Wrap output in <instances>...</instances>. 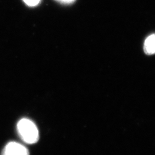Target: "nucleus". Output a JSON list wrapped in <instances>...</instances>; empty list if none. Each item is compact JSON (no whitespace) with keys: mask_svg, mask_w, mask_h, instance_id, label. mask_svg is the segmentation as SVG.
<instances>
[{"mask_svg":"<svg viewBox=\"0 0 155 155\" xmlns=\"http://www.w3.org/2000/svg\"><path fill=\"white\" fill-rule=\"evenodd\" d=\"M18 133L22 141L27 144H35L38 141L39 133L35 123L27 118H22L17 124Z\"/></svg>","mask_w":155,"mask_h":155,"instance_id":"nucleus-1","label":"nucleus"},{"mask_svg":"<svg viewBox=\"0 0 155 155\" xmlns=\"http://www.w3.org/2000/svg\"><path fill=\"white\" fill-rule=\"evenodd\" d=\"M2 155H29L26 147L16 142H11L6 145Z\"/></svg>","mask_w":155,"mask_h":155,"instance_id":"nucleus-2","label":"nucleus"},{"mask_svg":"<svg viewBox=\"0 0 155 155\" xmlns=\"http://www.w3.org/2000/svg\"><path fill=\"white\" fill-rule=\"evenodd\" d=\"M144 50L147 55L155 54V34L150 35L145 40Z\"/></svg>","mask_w":155,"mask_h":155,"instance_id":"nucleus-3","label":"nucleus"},{"mask_svg":"<svg viewBox=\"0 0 155 155\" xmlns=\"http://www.w3.org/2000/svg\"><path fill=\"white\" fill-rule=\"evenodd\" d=\"M25 3L30 6H34L38 5L41 0H23Z\"/></svg>","mask_w":155,"mask_h":155,"instance_id":"nucleus-4","label":"nucleus"},{"mask_svg":"<svg viewBox=\"0 0 155 155\" xmlns=\"http://www.w3.org/2000/svg\"><path fill=\"white\" fill-rule=\"evenodd\" d=\"M59 1H61V2L63 3H66V4H69V3H71L72 2H74L75 0H58Z\"/></svg>","mask_w":155,"mask_h":155,"instance_id":"nucleus-5","label":"nucleus"}]
</instances>
